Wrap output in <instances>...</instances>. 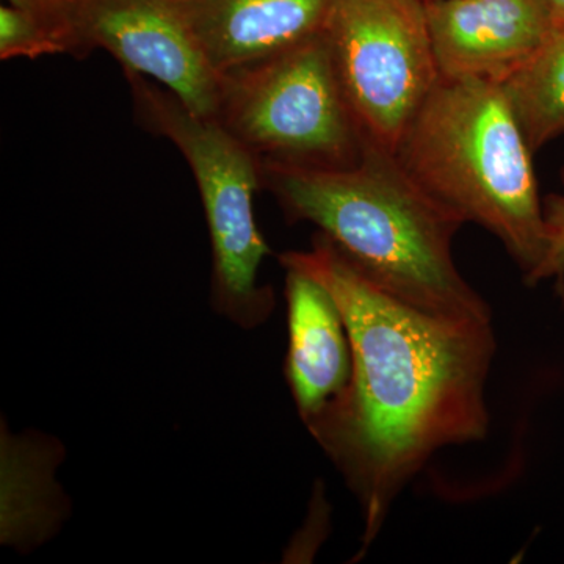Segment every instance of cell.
Instances as JSON below:
<instances>
[{
  "mask_svg": "<svg viewBox=\"0 0 564 564\" xmlns=\"http://www.w3.org/2000/svg\"><path fill=\"white\" fill-rule=\"evenodd\" d=\"M564 185V170L562 173ZM544 221H545V254L540 269L527 281V284L536 285L541 281H556V291L564 300V193H552L545 196Z\"/></svg>",
  "mask_w": 564,
  "mask_h": 564,
  "instance_id": "14",
  "label": "cell"
},
{
  "mask_svg": "<svg viewBox=\"0 0 564 564\" xmlns=\"http://www.w3.org/2000/svg\"><path fill=\"white\" fill-rule=\"evenodd\" d=\"M79 39L82 54L107 51L124 73L159 82L195 113L215 117L220 76L177 0H82Z\"/></svg>",
  "mask_w": 564,
  "mask_h": 564,
  "instance_id": "7",
  "label": "cell"
},
{
  "mask_svg": "<svg viewBox=\"0 0 564 564\" xmlns=\"http://www.w3.org/2000/svg\"><path fill=\"white\" fill-rule=\"evenodd\" d=\"M124 74L143 128L172 141L195 176L214 254L215 310L242 328L262 325L273 313L274 295L258 281L263 259L272 254L252 210L262 187L261 159L215 118L195 113L162 85Z\"/></svg>",
  "mask_w": 564,
  "mask_h": 564,
  "instance_id": "4",
  "label": "cell"
},
{
  "mask_svg": "<svg viewBox=\"0 0 564 564\" xmlns=\"http://www.w3.org/2000/svg\"><path fill=\"white\" fill-rule=\"evenodd\" d=\"M214 118L261 161L344 166L366 144L323 32L221 76Z\"/></svg>",
  "mask_w": 564,
  "mask_h": 564,
  "instance_id": "5",
  "label": "cell"
},
{
  "mask_svg": "<svg viewBox=\"0 0 564 564\" xmlns=\"http://www.w3.org/2000/svg\"><path fill=\"white\" fill-rule=\"evenodd\" d=\"M262 187L291 221L313 223L389 295L433 315L491 322L454 261L463 218L423 191L391 152L364 144L344 166L261 161Z\"/></svg>",
  "mask_w": 564,
  "mask_h": 564,
  "instance_id": "2",
  "label": "cell"
},
{
  "mask_svg": "<svg viewBox=\"0 0 564 564\" xmlns=\"http://www.w3.org/2000/svg\"><path fill=\"white\" fill-rule=\"evenodd\" d=\"M218 76L267 61L323 31L332 0H177Z\"/></svg>",
  "mask_w": 564,
  "mask_h": 564,
  "instance_id": "9",
  "label": "cell"
},
{
  "mask_svg": "<svg viewBox=\"0 0 564 564\" xmlns=\"http://www.w3.org/2000/svg\"><path fill=\"white\" fill-rule=\"evenodd\" d=\"M322 32L364 141L395 154L440 80L425 0H332Z\"/></svg>",
  "mask_w": 564,
  "mask_h": 564,
  "instance_id": "6",
  "label": "cell"
},
{
  "mask_svg": "<svg viewBox=\"0 0 564 564\" xmlns=\"http://www.w3.org/2000/svg\"><path fill=\"white\" fill-rule=\"evenodd\" d=\"M555 29L564 28V0H545Z\"/></svg>",
  "mask_w": 564,
  "mask_h": 564,
  "instance_id": "15",
  "label": "cell"
},
{
  "mask_svg": "<svg viewBox=\"0 0 564 564\" xmlns=\"http://www.w3.org/2000/svg\"><path fill=\"white\" fill-rule=\"evenodd\" d=\"M443 79L503 85L555 31L545 0H425Z\"/></svg>",
  "mask_w": 564,
  "mask_h": 564,
  "instance_id": "8",
  "label": "cell"
},
{
  "mask_svg": "<svg viewBox=\"0 0 564 564\" xmlns=\"http://www.w3.org/2000/svg\"><path fill=\"white\" fill-rule=\"evenodd\" d=\"M31 14L63 41L70 55L82 54L79 13L82 0H3Z\"/></svg>",
  "mask_w": 564,
  "mask_h": 564,
  "instance_id": "13",
  "label": "cell"
},
{
  "mask_svg": "<svg viewBox=\"0 0 564 564\" xmlns=\"http://www.w3.org/2000/svg\"><path fill=\"white\" fill-rule=\"evenodd\" d=\"M533 152L502 85L440 77L395 158L464 223L497 237L527 282L547 247Z\"/></svg>",
  "mask_w": 564,
  "mask_h": 564,
  "instance_id": "3",
  "label": "cell"
},
{
  "mask_svg": "<svg viewBox=\"0 0 564 564\" xmlns=\"http://www.w3.org/2000/svg\"><path fill=\"white\" fill-rule=\"evenodd\" d=\"M289 350L284 373L306 423L350 383L352 351L332 293L310 274L288 269Z\"/></svg>",
  "mask_w": 564,
  "mask_h": 564,
  "instance_id": "10",
  "label": "cell"
},
{
  "mask_svg": "<svg viewBox=\"0 0 564 564\" xmlns=\"http://www.w3.org/2000/svg\"><path fill=\"white\" fill-rule=\"evenodd\" d=\"M502 88L534 152L564 135V28Z\"/></svg>",
  "mask_w": 564,
  "mask_h": 564,
  "instance_id": "11",
  "label": "cell"
},
{
  "mask_svg": "<svg viewBox=\"0 0 564 564\" xmlns=\"http://www.w3.org/2000/svg\"><path fill=\"white\" fill-rule=\"evenodd\" d=\"M68 54L63 41L50 28L17 7H0V58H35Z\"/></svg>",
  "mask_w": 564,
  "mask_h": 564,
  "instance_id": "12",
  "label": "cell"
},
{
  "mask_svg": "<svg viewBox=\"0 0 564 564\" xmlns=\"http://www.w3.org/2000/svg\"><path fill=\"white\" fill-rule=\"evenodd\" d=\"M280 262L332 293L350 336V383L306 426L358 499L366 552L434 454L488 434L496 334L491 322L441 317L389 295L322 232Z\"/></svg>",
  "mask_w": 564,
  "mask_h": 564,
  "instance_id": "1",
  "label": "cell"
}]
</instances>
